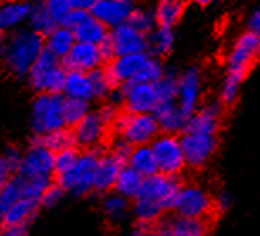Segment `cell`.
I'll list each match as a JSON object with an SVG mask.
<instances>
[{
    "label": "cell",
    "mask_w": 260,
    "mask_h": 236,
    "mask_svg": "<svg viewBox=\"0 0 260 236\" xmlns=\"http://www.w3.org/2000/svg\"><path fill=\"white\" fill-rule=\"evenodd\" d=\"M44 49V36L32 29H15L5 44L4 64L14 76H27L30 66Z\"/></svg>",
    "instance_id": "6da1fadb"
},
{
    "label": "cell",
    "mask_w": 260,
    "mask_h": 236,
    "mask_svg": "<svg viewBox=\"0 0 260 236\" xmlns=\"http://www.w3.org/2000/svg\"><path fill=\"white\" fill-rule=\"evenodd\" d=\"M103 150L100 147H93L80 152L78 160L70 171L64 174L56 176L58 184L64 189V192L73 194V196H85V194L93 192V181H95V171L100 155Z\"/></svg>",
    "instance_id": "7a4b0ae2"
},
{
    "label": "cell",
    "mask_w": 260,
    "mask_h": 236,
    "mask_svg": "<svg viewBox=\"0 0 260 236\" xmlns=\"http://www.w3.org/2000/svg\"><path fill=\"white\" fill-rule=\"evenodd\" d=\"M32 90L38 93H61L63 94L66 70L58 56L44 47L27 73Z\"/></svg>",
    "instance_id": "3957f363"
},
{
    "label": "cell",
    "mask_w": 260,
    "mask_h": 236,
    "mask_svg": "<svg viewBox=\"0 0 260 236\" xmlns=\"http://www.w3.org/2000/svg\"><path fill=\"white\" fill-rule=\"evenodd\" d=\"M123 140L130 145H147L157 135L159 123L154 113H130L120 110L112 125Z\"/></svg>",
    "instance_id": "277c9868"
},
{
    "label": "cell",
    "mask_w": 260,
    "mask_h": 236,
    "mask_svg": "<svg viewBox=\"0 0 260 236\" xmlns=\"http://www.w3.org/2000/svg\"><path fill=\"white\" fill-rule=\"evenodd\" d=\"M64 96L61 93H39L30 107V127L36 135L66 127L63 117Z\"/></svg>",
    "instance_id": "5b68a950"
},
{
    "label": "cell",
    "mask_w": 260,
    "mask_h": 236,
    "mask_svg": "<svg viewBox=\"0 0 260 236\" xmlns=\"http://www.w3.org/2000/svg\"><path fill=\"white\" fill-rule=\"evenodd\" d=\"M150 149L154 152L157 171L169 176H179L186 167L184 152L181 147L179 135L176 133H157L150 142Z\"/></svg>",
    "instance_id": "8992f818"
},
{
    "label": "cell",
    "mask_w": 260,
    "mask_h": 236,
    "mask_svg": "<svg viewBox=\"0 0 260 236\" xmlns=\"http://www.w3.org/2000/svg\"><path fill=\"white\" fill-rule=\"evenodd\" d=\"M181 187L178 176H169L164 172H155V174L145 176L140 186L137 196L152 199L166 209H173L176 196Z\"/></svg>",
    "instance_id": "52a82bcc"
},
{
    "label": "cell",
    "mask_w": 260,
    "mask_h": 236,
    "mask_svg": "<svg viewBox=\"0 0 260 236\" xmlns=\"http://www.w3.org/2000/svg\"><path fill=\"white\" fill-rule=\"evenodd\" d=\"M173 209L181 216L208 219L213 213V197L200 186L181 184Z\"/></svg>",
    "instance_id": "ba28073f"
},
{
    "label": "cell",
    "mask_w": 260,
    "mask_h": 236,
    "mask_svg": "<svg viewBox=\"0 0 260 236\" xmlns=\"http://www.w3.org/2000/svg\"><path fill=\"white\" fill-rule=\"evenodd\" d=\"M183 137H179L181 147L184 152L186 165L189 167H203L211 159L218 147V133H200L184 130Z\"/></svg>",
    "instance_id": "9c48e42d"
},
{
    "label": "cell",
    "mask_w": 260,
    "mask_h": 236,
    "mask_svg": "<svg viewBox=\"0 0 260 236\" xmlns=\"http://www.w3.org/2000/svg\"><path fill=\"white\" fill-rule=\"evenodd\" d=\"M260 49V38L255 32H243L235 43H233L230 54L226 59V71H235L240 75L248 76L253 62L257 61Z\"/></svg>",
    "instance_id": "30bf717a"
},
{
    "label": "cell",
    "mask_w": 260,
    "mask_h": 236,
    "mask_svg": "<svg viewBox=\"0 0 260 236\" xmlns=\"http://www.w3.org/2000/svg\"><path fill=\"white\" fill-rule=\"evenodd\" d=\"M17 174L20 177L54 176V152L34 139L29 149L22 154Z\"/></svg>",
    "instance_id": "8fae6325"
},
{
    "label": "cell",
    "mask_w": 260,
    "mask_h": 236,
    "mask_svg": "<svg viewBox=\"0 0 260 236\" xmlns=\"http://www.w3.org/2000/svg\"><path fill=\"white\" fill-rule=\"evenodd\" d=\"M123 86V107L130 113H154L159 105L154 83L130 81Z\"/></svg>",
    "instance_id": "7c38bea8"
},
{
    "label": "cell",
    "mask_w": 260,
    "mask_h": 236,
    "mask_svg": "<svg viewBox=\"0 0 260 236\" xmlns=\"http://www.w3.org/2000/svg\"><path fill=\"white\" fill-rule=\"evenodd\" d=\"M203 96V76L200 68L191 66L183 75L178 76V91L176 103L186 115H191L201 105Z\"/></svg>",
    "instance_id": "4fadbf2b"
},
{
    "label": "cell",
    "mask_w": 260,
    "mask_h": 236,
    "mask_svg": "<svg viewBox=\"0 0 260 236\" xmlns=\"http://www.w3.org/2000/svg\"><path fill=\"white\" fill-rule=\"evenodd\" d=\"M108 125L100 118L96 112H88L75 127H71L73 135H75L76 147L83 149H93V147H100L103 140L108 135Z\"/></svg>",
    "instance_id": "5bb4252c"
},
{
    "label": "cell",
    "mask_w": 260,
    "mask_h": 236,
    "mask_svg": "<svg viewBox=\"0 0 260 236\" xmlns=\"http://www.w3.org/2000/svg\"><path fill=\"white\" fill-rule=\"evenodd\" d=\"M110 41L115 51V56L132 54V52H144L147 51V34L142 30L135 29L128 22H123L117 27L110 29Z\"/></svg>",
    "instance_id": "9a60e30c"
},
{
    "label": "cell",
    "mask_w": 260,
    "mask_h": 236,
    "mask_svg": "<svg viewBox=\"0 0 260 236\" xmlns=\"http://www.w3.org/2000/svg\"><path fill=\"white\" fill-rule=\"evenodd\" d=\"M135 7V0H96L90 12L108 29H113L127 22Z\"/></svg>",
    "instance_id": "2e32d148"
},
{
    "label": "cell",
    "mask_w": 260,
    "mask_h": 236,
    "mask_svg": "<svg viewBox=\"0 0 260 236\" xmlns=\"http://www.w3.org/2000/svg\"><path fill=\"white\" fill-rule=\"evenodd\" d=\"M64 70H76V71H91L98 66H103V59L98 49V44L91 43H80L76 41L70 52L61 59Z\"/></svg>",
    "instance_id": "e0dca14e"
},
{
    "label": "cell",
    "mask_w": 260,
    "mask_h": 236,
    "mask_svg": "<svg viewBox=\"0 0 260 236\" xmlns=\"http://www.w3.org/2000/svg\"><path fill=\"white\" fill-rule=\"evenodd\" d=\"M221 115H223L221 102L206 103V105H203V107H198L193 113L188 115V122H186L184 130L200 132V133H218Z\"/></svg>",
    "instance_id": "ac0fdd59"
},
{
    "label": "cell",
    "mask_w": 260,
    "mask_h": 236,
    "mask_svg": "<svg viewBox=\"0 0 260 236\" xmlns=\"http://www.w3.org/2000/svg\"><path fill=\"white\" fill-rule=\"evenodd\" d=\"M155 231L168 236H205L210 231V224H208V219L203 218H189L176 214L174 218L159 219Z\"/></svg>",
    "instance_id": "d6986e66"
},
{
    "label": "cell",
    "mask_w": 260,
    "mask_h": 236,
    "mask_svg": "<svg viewBox=\"0 0 260 236\" xmlns=\"http://www.w3.org/2000/svg\"><path fill=\"white\" fill-rule=\"evenodd\" d=\"M149 57V52H132V54L115 56L112 61H108V75L115 85H125L135 80L140 68L144 66L145 59Z\"/></svg>",
    "instance_id": "ffe728a7"
},
{
    "label": "cell",
    "mask_w": 260,
    "mask_h": 236,
    "mask_svg": "<svg viewBox=\"0 0 260 236\" xmlns=\"http://www.w3.org/2000/svg\"><path fill=\"white\" fill-rule=\"evenodd\" d=\"M30 0H2L0 2V32H12L27 22Z\"/></svg>",
    "instance_id": "44dd1931"
},
{
    "label": "cell",
    "mask_w": 260,
    "mask_h": 236,
    "mask_svg": "<svg viewBox=\"0 0 260 236\" xmlns=\"http://www.w3.org/2000/svg\"><path fill=\"white\" fill-rule=\"evenodd\" d=\"M123 167V162L120 159H117L112 154H103L98 159L96 171H95V181H93V191L95 192H110L115 184V179L118 176V172Z\"/></svg>",
    "instance_id": "7402d4cb"
},
{
    "label": "cell",
    "mask_w": 260,
    "mask_h": 236,
    "mask_svg": "<svg viewBox=\"0 0 260 236\" xmlns=\"http://www.w3.org/2000/svg\"><path fill=\"white\" fill-rule=\"evenodd\" d=\"M154 115H155V118H157L159 130L166 133L179 135L184 130L186 122H188V115L178 107L176 102L159 103Z\"/></svg>",
    "instance_id": "603a6c76"
},
{
    "label": "cell",
    "mask_w": 260,
    "mask_h": 236,
    "mask_svg": "<svg viewBox=\"0 0 260 236\" xmlns=\"http://www.w3.org/2000/svg\"><path fill=\"white\" fill-rule=\"evenodd\" d=\"M71 30H73V34H75L76 41H80V43H91V44L102 43L108 36V32H110V29H108L105 24H102L90 10L83 15L80 19V22Z\"/></svg>",
    "instance_id": "cb8c5ba5"
},
{
    "label": "cell",
    "mask_w": 260,
    "mask_h": 236,
    "mask_svg": "<svg viewBox=\"0 0 260 236\" xmlns=\"http://www.w3.org/2000/svg\"><path fill=\"white\" fill-rule=\"evenodd\" d=\"M41 208L39 203L32 201L27 197H20L19 201H15L10 206L0 221L4 226H10V224H29L38 214V209Z\"/></svg>",
    "instance_id": "d4e9b609"
},
{
    "label": "cell",
    "mask_w": 260,
    "mask_h": 236,
    "mask_svg": "<svg viewBox=\"0 0 260 236\" xmlns=\"http://www.w3.org/2000/svg\"><path fill=\"white\" fill-rule=\"evenodd\" d=\"M63 94L68 98H80V99H86V102H91L93 93H91V83L88 73L66 70Z\"/></svg>",
    "instance_id": "484cf974"
},
{
    "label": "cell",
    "mask_w": 260,
    "mask_h": 236,
    "mask_svg": "<svg viewBox=\"0 0 260 236\" xmlns=\"http://www.w3.org/2000/svg\"><path fill=\"white\" fill-rule=\"evenodd\" d=\"M75 43H76L75 34L66 25H56L51 32L44 36V47L53 52L54 56H58L59 59H63L68 52H70Z\"/></svg>",
    "instance_id": "4316f807"
},
{
    "label": "cell",
    "mask_w": 260,
    "mask_h": 236,
    "mask_svg": "<svg viewBox=\"0 0 260 236\" xmlns=\"http://www.w3.org/2000/svg\"><path fill=\"white\" fill-rule=\"evenodd\" d=\"M142 181H144V176L140 174V172L132 169V167L127 165V164H123L120 172H118L112 191L120 194V196H123V197H127L130 201V199L137 197V194L140 191V186H142Z\"/></svg>",
    "instance_id": "83f0119b"
},
{
    "label": "cell",
    "mask_w": 260,
    "mask_h": 236,
    "mask_svg": "<svg viewBox=\"0 0 260 236\" xmlns=\"http://www.w3.org/2000/svg\"><path fill=\"white\" fill-rule=\"evenodd\" d=\"M147 52H150L155 57L168 56L173 51L176 38L173 27H166V25H155V27L147 34Z\"/></svg>",
    "instance_id": "f1b7e54d"
},
{
    "label": "cell",
    "mask_w": 260,
    "mask_h": 236,
    "mask_svg": "<svg viewBox=\"0 0 260 236\" xmlns=\"http://www.w3.org/2000/svg\"><path fill=\"white\" fill-rule=\"evenodd\" d=\"M186 12V0H159L154 10L157 25L174 27Z\"/></svg>",
    "instance_id": "f546056e"
},
{
    "label": "cell",
    "mask_w": 260,
    "mask_h": 236,
    "mask_svg": "<svg viewBox=\"0 0 260 236\" xmlns=\"http://www.w3.org/2000/svg\"><path fill=\"white\" fill-rule=\"evenodd\" d=\"M127 165H130L132 169L140 172L144 177L159 172L157 162H155V157H154L152 149H150V144L132 147V152H130V155L127 159Z\"/></svg>",
    "instance_id": "4dcf8cb0"
},
{
    "label": "cell",
    "mask_w": 260,
    "mask_h": 236,
    "mask_svg": "<svg viewBox=\"0 0 260 236\" xmlns=\"http://www.w3.org/2000/svg\"><path fill=\"white\" fill-rule=\"evenodd\" d=\"M102 209L105 213L107 219L113 224H120L125 221L130 211L128 199L120 196L117 192H105V199L102 203Z\"/></svg>",
    "instance_id": "1f68e13d"
},
{
    "label": "cell",
    "mask_w": 260,
    "mask_h": 236,
    "mask_svg": "<svg viewBox=\"0 0 260 236\" xmlns=\"http://www.w3.org/2000/svg\"><path fill=\"white\" fill-rule=\"evenodd\" d=\"M27 22H29V27L41 36H46L58 25L54 22V19L51 17V14L48 12V9H46L43 0H36V2L30 4V12H29Z\"/></svg>",
    "instance_id": "d6a6232c"
},
{
    "label": "cell",
    "mask_w": 260,
    "mask_h": 236,
    "mask_svg": "<svg viewBox=\"0 0 260 236\" xmlns=\"http://www.w3.org/2000/svg\"><path fill=\"white\" fill-rule=\"evenodd\" d=\"M36 139L53 152H59L68 149V147H76L75 135H73V130L70 127H61L44 135H36Z\"/></svg>",
    "instance_id": "836d02e7"
},
{
    "label": "cell",
    "mask_w": 260,
    "mask_h": 236,
    "mask_svg": "<svg viewBox=\"0 0 260 236\" xmlns=\"http://www.w3.org/2000/svg\"><path fill=\"white\" fill-rule=\"evenodd\" d=\"M24 196V179L19 174H14L0 189V218L5 211Z\"/></svg>",
    "instance_id": "e575fe53"
},
{
    "label": "cell",
    "mask_w": 260,
    "mask_h": 236,
    "mask_svg": "<svg viewBox=\"0 0 260 236\" xmlns=\"http://www.w3.org/2000/svg\"><path fill=\"white\" fill-rule=\"evenodd\" d=\"M132 211H134V216L137 218V221L157 223L160 219V216H162L164 208L155 201H152V199L137 196L134 199Z\"/></svg>",
    "instance_id": "d590c367"
},
{
    "label": "cell",
    "mask_w": 260,
    "mask_h": 236,
    "mask_svg": "<svg viewBox=\"0 0 260 236\" xmlns=\"http://www.w3.org/2000/svg\"><path fill=\"white\" fill-rule=\"evenodd\" d=\"M245 78L247 76L240 75V73L226 71V75L223 78V83H221V90H220V102L223 105H232L237 102Z\"/></svg>",
    "instance_id": "8d00e7d4"
},
{
    "label": "cell",
    "mask_w": 260,
    "mask_h": 236,
    "mask_svg": "<svg viewBox=\"0 0 260 236\" xmlns=\"http://www.w3.org/2000/svg\"><path fill=\"white\" fill-rule=\"evenodd\" d=\"M88 76H90V83H91L93 99L108 98V94H110L112 88L115 86V83L112 81L107 68L98 66V68H95V70L88 71Z\"/></svg>",
    "instance_id": "74e56055"
},
{
    "label": "cell",
    "mask_w": 260,
    "mask_h": 236,
    "mask_svg": "<svg viewBox=\"0 0 260 236\" xmlns=\"http://www.w3.org/2000/svg\"><path fill=\"white\" fill-rule=\"evenodd\" d=\"M20 159H22V152L15 147H7L0 154V189L14 174H17Z\"/></svg>",
    "instance_id": "f35d334b"
},
{
    "label": "cell",
    "mask_w": 260,
    "mask_h": 236,
    "mask_svg": "<svg viewBox=\"0 0 260 236\" xmlns=\"http://www.w3.org/2000/svg\"><path fill=\"white\" fill-rule=\"evenodd\" d=\"M90 112V102L80 98H68L64 96L63 102V117L66 127H75L85 115Z\"/></svg>",
    "instance_id": "ab89813d"
},
{
    "label": "cell",
    "mask_w": 260,
    "mask_h": 236,
    "mask_svg": "<svg viewBox=\"0 0 260 236\" xmlns=\"http://www.w3.org/2000/svg\"><path fill=\"white\" fill-rule=\"evenodd\" d=\"M24 179V196L27 199L39 203L44 191L53 184V176H34V177H22Z\"/></svg>",
    "instance_id": "60d3db41"
},
{
    "label": "cell",
    "mask_w": 260,
    "mask_h": 236,
    "mask_svg": "<svg viewBox=\"0 0 260 236\" xmlns=\"http://www.w3.org/2000/svg\"><path fill=\"white\" fill-rule=\"evenodd\" d=\"M155 93L159 96V103H168L176 102V91H178V76L173 73H166L159 78L157 81H154Z\"/></svg>",
    "instance_id": "b9f144b4"
},
{
    "label": "cell",
    "mask_w": 260,
    "mask_h": 236,
    "mask_svg": "<svg viewBox=\"0 0 260 236\" xmlns=\"http://www.w3.org/2000/svg\"><path fill=\"white\" fill-rule=\"evenodd\" d=\"M162 75H164V68H162V64H160L159 57H155L149 52V57L145 59L144 66L140 68V71L137 73V76H135L134 81L154 83V81H157Z\"/></svg>",
    "instance_id": "7bdbcfd3"
},
{
    "label": "cell",
    "mask_w": 260,
    "mask_h": 236,
    "mask_svg": "<svg viewBox=\"0 0 260 236\" xmlns=\"http://www.w3.org/2000/svg\"><path fill=\"white\" fill-rule=\"evenodd\" d=\"M127 22L130 25H134L135 29L142 30V32L149 34L150 30H152L155 25H157V22H155V15L152 10L149 9H134V12L130 14V17Z\"/></svg>",
    "instance_id": "ee69618b"
},
{
    "label": "cell",
    "mask_w": 260,
    "mask_h": 236,
    "mask_svg": "<svg viewBox=\"0 0 260 236\" xmlns=\"http://www.w3.org/2000/svg\"><path fill=\"white\" fill-rule=\"evenodd\" d=\"M78 155H80V150L76 147H68V149L54 152V176L64 174L66 171H70L78 160Z\"/></svg>",
    "instance_id": "f6af8a7d"
},
{
    "label": "cell",
    "mask_w": 260,
    "mask_h": 236,
    "mask_svg": "<svg viewBox=\"0 0 260 236\" xmlns=\"http://www.w3.org/2000/svg\"><path fill=\"white\" fill-rule=\"evenodd\" d=\"M48 12L51 14V17L54 19V22L61 25L64 22L66 15L71 12L73 5L70 0H43Z\"/></svg>",
    "instance_id": "bcb514c9"
},
{
    "label": "cell",
    "mask_w": 260,
    "mask_h": 236,
    "mask_svg": "<svg viewBox=\"0 0 260 236\" xmlns=\"http://www.w3.org/2000/svg\"><path fill=\"white\" fill-rule=\"evenodd\" d=\"M64 189L61 187L58 182H54L53 181V184H51L48 189L44 191L43 194V197H41V201L39 204L43 208H56L58 204L63 201V197H64Z\"/></svg>",
    "instance_id": "7dc6e473"
},
{
    "label": "cell",
    "mask_w": 260,
    "mask_h": 236,
    "mask_svg": "<svg viewBox=\"0 0 260 236\" xmlns=\"http://www.w3.org/2000/svg\"><path fill=\"white\" fill-rule=\"evenodd\" d=\"M118 112H120V110H118V105L112 103V102L102 105V107L96 110V113L100 115V118L108 125V127H112V125H113V122H115Z\"/></svg>",
    "instance_id": "c3c4849f"
},
{
    "label": "cell",
    "mask_w": 260,
    "mask_h": 236,
    "mask_svg": "<svg viewBox=\"0 0 260 236\" xmlns=\"http://www.w3.org/2000/svg\"><path fill=\"white\" fill-rule=\"evenodd\" d=\"M232 204H233L232 194L228 192V191H221L215 199H213V211H216V213L223 214V213L230 211Z\"/></svg>",
    "instance_id": "681fc988"
},
{
    "label": "cell",
    "mask_w": 260,
    "mask_h": 236,
    "mask_svg": "<svg viewBox=\"0 0 260 236\" xmlns=\"http://www.w3.org/2000/svg\"><path fill=\"white\" fill-rule=\"evenodd\" d=\"M132 147L134 145H130L127 140H123L122 137L118 139L115 144H113L112 147V154L117 157V159H120L123 164H127V159H128V155H130V152H132Z\"/></svg>",
    "instance_id": "f907efd6"
},
{
    "label": "cell",
    "mask_w": 260,
    "mask_h": 236,
    "mask_svg": "<svg viewBox=\"0 0 260 236\" xmlns=\"http://www.w3.org/2000/svg\"><path fill=\"white\" fill-rule=\"evenodd\" d=\"M98 49H100V54H102V59L103 62H108L115 57V51H113V46H112V41H110V36H107L102 43H98Z\"/></svg>",
    "instance_id": "816d5d0a"
},
{
    "label": "cell",
    "mask_w": 260,
    "mask_h": 236,
    "mask_svg": "<svg viewBox=\"0 0 260 236\" xmlns=\"http://www.w3.org/2000/svg\"><path fill=\"white\" fill-rule=\"evenodd\" d=\"M247 30L260 34V10H258V7L253 9L252 14L247 17Z\"/></svg>",
    "instance_id": "f5cc1de1"
},
{
    "label": "cell",
    "mask_w": 260,
    "mask_h": 236,
    "mask_svg": "<svg viewBox=\"0 0 260 236\" xmlns=\"http://www.w3.org/2000/svg\"><path fill=\"white\" fill-rule=\"evenodd\" d=\"M29 231V224H10L4 226V233L7 236H25Z\"/></svg>",
    "instance_id": "db71d44e"
},
{
    "label": "cell",
    "mask_w": 260,
    "mask_h": 236,
    "mask_svg": "<svg viewBox=\"0 0 260 236\" xmlns=\"http://www.w3.org/2000/svg\"><path fill=\"white\" fill-rule=\"evenodd\" d=\"M155 231V223H147V221H137L134 228V234H150Z\"/></svg>",
    "instance_id": "11a10c76"
},
{
    "label": "cell",
    "mask_w": 260,
    "mask_h": 236,
    "mask_svg": "<svg viewBox=\"0 0 260 236\" xmlns=\"http://www.w3.org/2000/svg\"><path fill=\"white\" fill-rule=\"evenodd\" d=\"M73 9H81V10H90L95 5L96 0H70Z\"/></svg>",
    "instance_id": "9f6ffc18"
},
{
    "label": "cell",
    "mask_w": 260,
    "mask_h": 236,
    "mask_svg": "<svg viewBox=\"0 0 260 236\" xmlns=\"http://www.w3.org/2000/svg\"><path fill=\"white\" fill-rule=\"evenodd\" d=\"M5 44H7V38L4 32H0V66L4 64V56H5Z\"/></svg>",
    "instance_id": "6f0895ef"
},
{
    "label": "cell",
    "mask_w": 260,
    "mask_h": 236,
    "mask_svg": "<svg viewBox=\"0 0 260 236\" xmlns=\"http://www.w3.org/2000/svg\"><path fill=\"white\" fill-rule=\"evenodd\" d=\"M194 4L198 5H201V7H208V5H213V4H216L218 0H193Z\"/></svg>",
    "instance_id": "680465c9"
},
{
    "label": "cell",
    "mask_w": 260,
    "mask_h": 236,
    "mask_svg": "<svg viewBox=\"0 0 260 236\" xmlns=\"http://www.w3.org/2000/svg\"><path fill=\"white\" fill-rule=\"evenodd\" d=\"M4 233V224H2V221H0V234Z\"/></svg>",
    "instance_id": "91938a15"
}]
</instances>
